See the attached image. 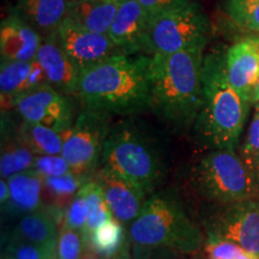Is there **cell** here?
<instances>
[{"instance_id":"obj_10","label":"cell","mask_w":259,"mask_h":259,"mask_svg":"<svg viewBox=\"0 0 259 259\" xmlns=\"http://www.w3.org/2000/svg\"><path fill=\"white\" fill-rule=\"evenodd\" d=\"M12 107L23 121L48 126L58 132L71 128L74 122L70 96L59 93L50 84L19 96Z\"/></svg>"},{"instance_id":"obj_27","label":"cell","mask_w":259,"mask_h":259,"mask_svg":"<svg viewBox=\"0 0 259 259\" xmlns=\"http://www.w3.org/2000/svg\"><path fill=\"white\" fill-rule=\"evenodd\" d=\"M225 12L236 28L259 34V0H226Z\"/></svg>"},{"instance_id":"obj_35","label":"cell","mask_w":259,"mask_h":259,"mask_svg":"<svg viewBox=\"0 0 259 259\" xmlns=\"http://www.w3.org/2000/svg\"><path fill=\"white\" fill-rule=\"evenodd\" d=\"M180 252L157 247H141L134 245V259H180Z\"/></svg>"},{"instance_id":"obj_41","label":"cell","mask_w":259,"mask_h":259,"mask_svg":"<svg viewBox=\"0 0 259 259\" xmlns=\"http://www.w3.org/2000/svg\"><path fill=\"white\" fill-rule=\"evenodd\" d=\"M2 259H15L14 257H12V255H10L9 253H6L5 255H3L2 257Z\"/></svg>"},{"instance_id":"obj_1","label":"cell","mask_w":259,"mask_h":259,"mask_svg":"<svg viewBox=\"0 0 259 259\" xmlns=\"http://www.w3.org/2000/svg\"><path fill=\"white\" fill-rule=\"evenodd\" d=\"M150 57L149 108L173 128L193 127L203 103L204 48Z\"/></svg>"},{"instance_id":"obj_23","label":"cell","mask_w":259,"mask_h":259,"mask_svg":"<svg viewBox=\"0 0 259 259\" xmlns=\"http://www.w3.org/2000/svg\"><path fill=\"white\" fill-rule=\"evenodd\" d=\"M18 138L35 155L63 154V132H58L48 126L23 121Z\"/></svg>"},{"instance_id":"obj_11","label":"cell","mask_w":259,"mask_h":259,"mask_svg":"<svg viewBox=\"0 0 259 259\" xmlns=\"http://www.w3.org/2000/svg\"><path fill=\"white\" fill-rule=\"evenodd\" d=\"M54 35L80 71L119 54H127L116 46L108 34L87 30L69 18H65Z\"/></svg>"},{"instance_id":"obj_25","label":"cell","mask_w":259,"mask_h":259,"mask_svg":"<svg viewBox=\"0 0 259 259\" xmlns=\"http://www.w3.org/2000/svg\"><path fill=\"white\" fill-rule=\"evenodd\" d=\"M79 192L85 197L87 202L89 204V218L84 228V238L102 226L103 223L113 220V213L107 204L105 193L101 185L97 183L95 178H90L79 190Z\"/></svg>"},{"instance_id":"obj_9","label":"cell","mask_w":259,"mask_h":259,"mask_svg":"<svg viewBox=\"0 0 259 259\" xmlns=\"http://www.w3.org/2000/svg\"><path fill=\"white\" fill-rule=\"evenodd\" d=\"M208 238L232 241L259 258V199L210 205L203 221Z\"/></svg>"},{"instance_id":"obj_42","label":"cell","mask_w":259,"mask_h":259,"mask_svg":"<svg viewBox=\"0 0 259 259\" xmlns=\"http://www.w3.org/2000/svg\"><path fill=\"white\" fill-rule=\"evenodd\" d=\"M257 181H258V199H259V168L257 170Z\"/></svg>"},{"instance_id":"obj_34","label":"cell","mask_w":259,"mask_h":259,"mask_svg":"<svg viewBox=\"0 0 259 259\" xmlns=\"http://www.w3.org/2000/svg\"><path fill=\"white\" fill-rule=\"evenodd\" d=\"M137 2L143 6L150 18H154L171 9L186 4L190 0H137Z\"/></svg>"},{"instance_id":"obj_26","label":"cell","mask_w":259,"mask_h":259,"mask_svg":"<svg viewBox=\"0 0 259 259\" xmlns=\"http://www.w3.org/2000/svg\"><path fill=\"white\" fill-rule=\"evenodd\" d=\"M35 157L36 155L19 138L17 142L3 145L2 158H0L2 179H9L10 177L21 171L32 169Z\"/></svg>"},{"instance_id":"obj_33","label":"cell","mask_w":259,"mask_h":259,"mask_svg":"<svg viewBox=\"0 0 259 259\" xmlns=\"http://www.w3.org/2000/svg\"><path fill=\"white\" fill-rule=\"evenodd\" d=\"M32 169L44 177H60L73 173L63 155H36Z\"/></svg>"},{"instance_id":"obj_7","label":"cell","mask_w":259,"mask_h":259,"mask_svg":"<svg viewBox=\"0 0 259 259\" xmlns=\"http://www.w3.org/2000/svg\"><path fill=\"white\" fill-rule=\"evenodd\" d=\"M210 22L200 6L190 0L151 18L147 37V54H173L205 48Z\"/></svg>"},{"instance_id":"obj_17","label":"cell","mask_w":259,"mask_h":259,"mask_svg":"<svg viewBox=\"0 0 259 259\" xmlns=\"http://www.w3.org/2000/svg\"><path fill=\"white\" fill-rule=\"evenodd\" d=\"M48 84L46 74L37 59L2 60L0 65V94L2 105L12 106L19 96Z\"/></svg>"},{"instance_id":"obj_30","label":"cell","mask_w":259,"mask_h":259,"mask_svg":"<svg viewBox=\"0 0 259 259\" xmlns=\"http://www.w3.org/2000/svg\"><path fill=\"white\" fill-rule=\"evenodd\" d=\"M84 244L83 232L61 227L57 241L58 259H79Z\"/></svg>"},{"instance_id":"obj_22","label":"cell","mask_w":259,"mask_h":259,"mask_svg":"<svg viewBox=\"0 0 259 259\" xmlns=\"http://www.w3.org/2000/svg\"><path fill=\"white\" fill-rule=\"evenodd\" d=\"M89 179L88 177L74 173L60 177H44V202H46L45 205L65 215L70 204L76 198L77 193Z\"/></svg>"},{"instance_id":"obj_12","label":"cell","mask_w":259,"mask_h":259,"mask_svg":"<svg viewBox=\"0 0 259 259\" xmlns=\"http://www.w3.org/2000/svg\"><path fill=\"white\" fill-rule=\"evenodd\" d=\"M226 73L233 89L253 106L259 82V35L242 38L226 51Z\"/></svg>"},{"instance_id":"obj_2","label":"cell","mask_w":259,"mask_h":259,"mask_svg":"<svg viewBox=\"0 0 259 259\" xmlns=\"http://www.w3.org/2000/svg\"><path fill=\"white\" fill-rule=\"evenodd\" d=\"M150 63L147 54H119L82 70L76 96L109 115L142 112L149 108Z\"/></svg>"},{"instance_id":"obj_43","label":"cell","mask_w":259,"mask_h":259,"mask_svg":"<svg viewBox=\"0 0 259 259\" xmlns=\"http://www.w3.org/2000/svg\"><path fill=\"white\" fill-rule=\"evenodd\" d=\"M192 259H204V258H203L202 254H196V255H193Z\"/></svg>"},{"instance_id":"obj_40","label":"cell","mask_w":259,"mask_h":259,"mask_svg":"<svg viewBox=\"0 0 259 259\" xmlns=\"http://www.w3.org/2000/svg\"><path fill=\"white\" fill-rule=\"evenodd\" d=\"M99 2H107V3H116V4H121L125 0H99Z\"/></svg>"},{"instance_id":"obj_32","label":"cell","mask_w":259,"mask_h":259,"mask_svg":"<svg viewBox=\"0 0 259 259\" xmlns=\"http://www.w3.org/2000/svg\"><path fill=\"white\" fill-rule=\"evenodd\" d=\"M89 218V204L82 193H77L76 198L70 204L63 219L65 228L74 229V231L84 232Z\"/></svg>"},{"instance_id":"obj_13","label":"cell","mask_w":259,"mask_h":259,"mask_svg":"<svg viewBox=\"0 0 259 259\" xmlns=\"http://www.w3.org/2000/svg\"><path fill=\"white\" fill-rule=\"evenodd\" d=\"M150 21V16L137 0H125L119 5L108 35L125 53L147 54Z\"/></svg>"},{"instance_id":"obj_6","label":"cell","mask_w":259,"mask_h":259,"mask_svg":"<svg viewBox=\"0 0 259 259\" xmlns=\"http://www.w3.org/2000/svg\"><path fill=\"white\" fill-rule=\"evenodd\" d=\"M193 189L211 205L257 198L258 181L235 150H211L191 174Z\"/></svg>"},{"instance_id":"obj_18","label":"cell","mask_w":259,"mask_h":259,"mask_svg":"<svg viewBox=\"0 0 259 259\" xmlns=\"http://www.w3.org/2000/svg\"><path fill=\"white\" fill-rule=\"evenodd\" d=\"M69 2L70 0H15L14 11L36 29L42 36L48 37L58 30L66 18Z\"/></svg>"},{"instance_id":"obj_19","label":"cell","mask_w":259,"mask_h":259,"mask_svg":"<svg viewBox=\"0 0 259 259\" xmlns=\"http://www.w3.org/2000/svg\"><path fill=\"white\" fill-rule=\"evenodd\" d=\"M63 219L64 213L45 205L36 211L22 216L15 227L12 236L32 244L54 246L57 245L60 221Z\"/></svg>"},{"instance_id":"obj_29","label":"cell","mask_w":259,"mask_h":259,"mask_svg":"<svg viewBox=\"0 0 259 259\" xmlns=\"http://www.w3.org/2000/svg\"><path fill=\"white\" fill-rule=\"evenodd\" d=\"M6 253L15 259H52L57 255V245H37L12 236L6 247Z\"/></svg>"},{"instance_id":"obj_24","label":"cell","mask_w":259,"mask_h":259,"mask_svg":"<svg viewBox=\"0 0 259 259\" xmlns=\"http://www.w3.org/2000/svg\"><path fill=\"white\" fill-rule=\"evenodd\" d=\"M127 240L124 225L113 219L100 226L92 234L85 236L84 244L87 250L94 251L102 257L111 259L121 250Z\"/></svg>"},{"instance_id":"obj_4","label":"cell","mask_w":259,"mask_h":259,"mask_svg":"<svg viewBox=\"0 0 259 259\" xmlns=\"http://www.w3.org/2000/svg\"><path fill=\"white\" fill-rule=\"evenodd\" d=\"M132 245L196 253L204 244L199 226L187 213L177 194H151L127 232Z\"/></svg>"},{"instance_id":"obj_39","label":"cell","mask_w":259,"mask_h":259,"mask_svg":"<svg viewBox=\"0 0 259 259\" xmlns=\"http://www.w3.org/2000/svg\"><path fill=\"white\" fill-rule=\"evenodd\" d=\"M255 102H259V82H258V87H257V90H255V95H254V103Z\"/></svg>"},{"instance_id":"obj_21","label":"cell","mask_w":259,"mask_h":259,"mask_svg":"<svg viewBox=\"0 0 259 259\" xmlns=\"http://www.w3.org/2000/svg\"><path fill=\"white\" fill-rule=\"evenodd\" d=\"M8 180L10 205L18 213H29L45 206L44 202V177L35 169L21 171L10 177Z\"/></svg>"},{"instance_id":"obj_38","label":"cell","mask_w":259,"mask_h":259,"mask_svg":"<svg viewBox=\"0 0 259 259\" xmlns=\"http://www.w3.org/2000/svg\"><path fill=\"white\" fill-rule=\"evenodd\" d=\"M79 259H108V258H105V257H102V255L97 254L96 252L88 250V251L84 252V253H82Z\"/></svg>"},{"instance_id":"obj_3","label":"cell","mask_w":259,"mask_h":259,"mask_svg":"<svg viewBox=\"0 0 259 259\" xmlns=\"http://www.w3.org/2000/svg\"><path fill=\"white\" fill-rule=\"evenodd\" d=\"M251 106L228 82L226 52L206 54L203 63V103L192 127L197 143L209 151L235 150Z\"/></svg>"},{"instance_id":"obj_37","label":"cell","mask_w":259,"mask_h":259,"mask_svg":"<svg viewBox=\"0 0 259 259\" xmlns=\"http://www.w3.org/2000/svg\"><path fill=\"white\" fill-rule=\"evenodd\" d=\"M111 259H134L131 251H130V239L127 240V242L122 246L121 250L119 251L116 254L113 255Z\"/></svg>"},{"instance_id":"obj_15","label":"cell","mask_w":259,"mask_h":259,"mask_svg":"<svg viewBox=\"0 0 259 259\" xmlns=\"http://www.w3.org/2000/svg\"><path fill=\"white\" fill-rule=\"evenodd\" d=\"M36 59L51 87L66 96H76L80 69L60 46L56 35L45 37Z\"/></svg>"},{"instance_id":"obj_44","label":"cell","mask_w":259,"mask_h":259,"mask_svg":"<svg viewBox=\"0 0 259 259\" xmlns=\"http://www.w3.org/2000/svg\"><path fill=\"white\" fill-rule=\"evenodd\" d=\"M52 259H58V258H57V255H54V257H53V258H52Z\"/></svg>"},{"instance_id":"obj_31","label":"cell","mask_w":259,"mask_h":259,"mask_svg":"<svg viewBox=\"0 0 259 259\" xmlns=\"http://www.w3.org/2000/svg\"><path fill=\"white\" fill-rule=\"evenodd\" d=\"M206 259H259L232 241L208 238L205 244Z\"/></svg>"},{"instance_id":"obj_14","label":"cell","mask_w":259,"mask_h":259,"mask_svg":"<svg viewBox=\"0 0 259 259\" xmlns=\"http://www.w3.org/2000/svg\"><path fill=\"white\" fill-rule=\"evenodd\" d=\"M94 178L105 193L113 218L121 225H131L143 209L147 196L124 178L105 167H100Z\"/></svg>"},{"instance_id":"obj_20","label":"cell","mask_w":259,"mask_h":259,"mask_svg":"<svg viewBox=\"0 0 259 259\" xmlns=\"http://www.w3.org/2000/svg\"><path fill=\"white\" fill-rule=\"evenodd\" d=\"M119 5L99 0H70L66 18L87 30L108 34Z\"/></svg>"},{"instance_id":"obj_8","label":"cell","mask_w":259,"mask_h":259,"mask_svg":"<svg viewBox=\"0 0 259 259\" xmlns=\"http://www.w3.org/2000/svg\"><path fill=\"white\" fill-rule=\"evenodd\" d=\"M112 115L84 107L72 127L63 132V156L74 174L90 178L101 164L106 141L111 130Z\"/></svg>"},{"instance_id":"obj_16","label":"cell","mask_w":259,"mask_h":259,"mask_svg":"<svg viewBox=\"0 0 259 259\" xmlns=\"http://www.w3.org/2000/svg\"><path fill=\"white\" fill-rule=\"evenodd\" d=\"M44 36L18 14L12 11L0 24L2 60H35Z\"/></svg>"},{"instance_id":"obj_28","label":"cell","mask_w":259,"mask_h":259,"mask_svg":"<svg viewBox=\"0 0 259 259\" xmlns=\"http://www.w3.org/2000/svg\"><path fill=\"white\" fill-rule=\"evenodd\" d=\"M240 157L246 166L257 174L259 168V102L253 105V113L246 132Z\"/></svg>"},{"instance_id":"obj_5","label":"cell","mask_w":259,"mask_h":259,"mask_svg":"<svg viewBox=\"0 0 259 259\" xmlns=\"http://www.w3.org/2000/svg\"><path fill=\"white\" fill-rule=\"evenodd\" d=\"M137 187L145 196L154 194L164 177V161L156 141L130 121L114 125L107 138L101 166Z\"/></svg>"},{"instance_id":"obj_36","label":"cell","mask_w":259,"mask_h":259,"mask_svg":"<svg viewBox=\"0 0 259 259\" xmlns=\"http://www.w3.org/2000/svg\"><path fill=\"white\" fill-rule=\"evenodd\" d=\"M10 198H11V193H10V187L9 183L6 179H2L0 181V203H2V206L9 204Z\"/></svg>"}]
</instances>
